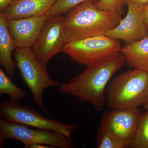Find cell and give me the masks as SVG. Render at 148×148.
<instances>
[{"label": "cell", "mask_w": 148, "mask_h": 148, "mask_svg": "<svg viewBox=\"0 0 148 148\" xmlns=\"http://www.w3.org/2000/svg\"><path fill=\"white\" fill-rule=\"evenodd\" d=\"M125 63L121 51L112 53L87 66L84 71L69 82L61 83L58 91L90 103L100 112L105 106L109 81Z\"/></svg>", "instance_id": "cell-1"}, {"label": "cell", "mask_w": 148, "mask_h": 148, "mask_svg": "<svg viewBox=\"0 0 148 148\" xmlns=\"http://www.w3.org/2000/svg\"><path fill=\"white\" fill-rule=\"evenodd\" d=\"M121 19V15L99 9L94 2L82 3L70 11L64 18L65 44L106 35Z\"/></svg>", "instance_id": "cell-2"}, {"label": "cell", "mask_w": 148, "mask_h": 148, "mask_svg": "<svg viewBox=\"0 0 148 148\" xmlns=\"http://www.w3.org/2000/svg\"><path fill=\"white\" fill-rule=\"evenodd\" d=\"M109 108L121 110L138 108L148 101V72L135 69L116 77L108 86Z\"/></svg>", "instance_id": "cell-3"}, {"label": "cell", "mask_w": 148, "mask_h": 148, "mask_svg": "<svg viewBox=\"0 0 148 148\" xmlns=\"http://www.w3.org/2000/svg\"><path fill=\"white\" fill-rule=\"evenodd\" d=\"M13 57L15 65L32 93L34 101L47 114L43 101L44 92L50 88L61 85V83L50 77L46 68L37 58L32 48L16 47Z\"/></svg>", "instance_id": "cell-4"}, {"label": "cell", "mask_w": 148, "mask_h": 148, "mask_svg": "<svg viewBox=\"0 0 148 148\" xmlns=\"http://www.w3.org/2000/svg\"><path fill=\"white\" fill-rule=\"evenodd\" d=\"M7 139L19 141L25 148H30L36 144H43L53 148L75 147L71 138L61 132L0 120L1 148Z\"/></svg>", "instance_id": "cell-5"}, {"label": "cell", "mask_w": 148, "mask_h": 148, "mask_svg": "<svg viewBox=\"0 0 148 148\" xmlns=\"http://www.w3.org/2000/svg\"><path fill=\"white\" fill-rule=\"evenodd\" d=\"M0 120L56 131L70 138L78 130L76 124L46 118L33 109L10 100L0 103Z\"/></svg>", "instance_id": "cell-6"}, {"label": "cell", "mask_w": 148, "mask_h": 148, "mask_svg": "<svg viewBox=\"0 0 148 148\" xmlns=\"http://www.w3.org/2000/svg\"><path fill=\"white\" fill-rule=\"evenodd\" d=\"M121 49L119 40L104 35L66 43L61 52L77 63L88 66Z\"/></svg>", "instance_id": "cell-7"}, {"label": "cell", "mask_w": 148, "mask_h": 148, "mask_svg": "<svg viewBox=\"0 0 148 148\" xmlns=\"http://www.w3.org/2000/svg\"><path fill=\"white\" fill-rule=\"evenodd\" d=\"M141 115L138 108L113 110L103 116L98 133H108L130 147Z\"/></svg>", "instance_id": "cell-8"}, {"label": "cell", "mask_w": 148, "mask_h": 148, "mask_svg": "<svg viewBox=\"0 0 148 148\" xmlns=\"http://www.w3.org/2000/svg\"><path fill=\"white\" fill-rule=\"evenodd\" d=\"M64 18L61 15L48 18L32 47L35 55L46 68L53 56L62 51L65 45Z\"/></svg>", "instance_id": "cell-9"}, {"label": "cell", "mask_w": 148, "mask_h": 148, "mask_svg": "<svg viewBox=\"0 0 148 148\" xmlns=\"http://www.w3.org/2000/svg\"><path fill=\"white\" fill-rule=\"evenodd\" d=\"M127 15L119 24L106 35L113 38L131 43L148 36L143 18L142 7L127 1Z\"/></svg>", "instance_id": "cell-10"}, {"label": "cell", "mask_w": 148, "mask_h": 148, "mask_svg": "<svg viewBox=\"0 0 148 148\" xmlns=\"http://www.w3.org/2000/svg\"><path fill=\"white\" fill-rule=\"evenodd\" d=\"M48 19L47 14L30 18L7 20L12 38L17 48H32Z\"/></svg>", "instance_id": "cell-11"}, {"label": "cell", "mask_w": 148, "mask_h": 148, "mask_svg": "<svg viewBox=\"0 0 148 148\" xmlns=\"http://www.w3.org/2000/svg\"><path fill=\"white\" fill-rule=\"evenodd\" d=\"M56 0H15L3 12L7 20L30 18L45 14Z\"/></svg>", "instance_id": "cell-12"}, {"label": "cell", "mask_w": 148, "mask_h": 148, "mask_svg": "<svg viewBox=\"0 0 148 148\" xmlns=\"http://www.w3.org/2000/svg\"><path fill=\"white\" fill-rule=\"evenodd\" d=\"M16 48L7 26V19L2 12H0V64L4 68L5 73L13 78L15 65L12 57Z\"/></svg>", "instance_id": "cell-13"}, {"label": "cell", "mask_w": 148, "mask_h": 148, "mask_svg": "<svg viewBox=\"0 0 148 148\" xmlns=\"http://www.w3.org/2000/svg\"><path fill=\"white\" fill-rule=\"evenodd\" d=\"M121 52L128 66L148 72V36L138 41L126 43L122 47Z\"/></svg>", "instance_id": "cell-14"}, {"label": "cell", "mask_w": 148, "mask_h": 148, "mask_svg": "<svg viewBox=\"0 0 148 148\" xmlns=\"http://www.w3.org/2000/svg\"><path fill=\"white\" fill-rule=\"evenodd\" d=\"M8 95L10 100L19 102L27 96V93L22 88L14 84L7 74L2 69H0V95Z\"/></svg>", "instance_id": "cell-15"}, {"label": "cell", "mask_w": 148, "mask_h": 148, "mask_svg": "<svg viewBox=\"0 0 148 148\" xmlns=\"http://www.w3.org/2000/svg\"><path fill=\"white\" fill-rule=\"evenodd\" d=\"M130 147L148 148V112L142 114L137 131Z\"/></svg>", "instance_id": "cell-16"}, {"label": "cell", "mask_w": 148, "mask_h": 148, "mask_svg": "<svg viewBox=\"0 0 148 148\" xmlns=\"http://www.w3.org/2000/svg\"><path fill=\"white\" fill-rule=\"evenodd\" d=\"M96 0H56L46 14L48 18L61 15L72 10L82 3L89 1L94 2Z\"/></svg>", "instance_id": "cell-17"}, {"label": "cell", "mask_w": 148, "mask_h": 148, "mask_svg": "<svg viewBox=\"0 0 148 148\" xmlns=\"http://www.w3.org/2000/svg\"><path fill=\"white\" fill-rule=\"evenodd\" d=\"M127 4V0H98L95 3L99 9L117 14L122 16L124 6Z\"/></svg>", "instance_id": "cell-18"}, {"label": "cell", "mask_w": 148, "mask_h": 148, "mask_svg": "<svg viewBox=\"0 0 148 148\" xmlns=\"http://www.w3.org/2000/svg\"><path fill=\"white\" fill-rule=\"evenodd\" d=\"M98 148H125L124 144L110 135L105 132L98 133L97 136Z\"/></svg>", "instance_id": "cell-19"}, {"label": "cell", "mask_w": 148, "mask_h": 148, "mask_svg": "<svg viewBox=\"0 0 148 148\" xmlns=\"http://www.w3.org/2000/svg\"><path fill=\"white\" fill-rule=\"evenodd\" d=\"M142 12L144 22L148 36V3L142 7Z\"/></svg>", "instance_id": "cell-20"}, {"label": "cell", "mask_w": 148, "mask_h": 148, "mask_svg": "<svg viewBox=\"0 0 148 148\" xmlns=\"http://www.w3.org/2000/svg\"><path fill=\"white\" fill-rule=\"evenodd\" d=\"M15 0H0V11L2 12Z\"/></svg>", "instance_id": "cell-21"}, {"label": "cell", "mask_w": 148, "mask_h": 148, "mask_svg": "<svg viewBox=\"0 0 148 148\" xmlns=\"http://www.w3.org/2000/svg\"><path fill=\"white\" fill-rule=\"evenodd\" d=\"M127 1L140 7H143L148 3V0H127Z\"/></svg>", "instance_id": "cell-22"}, {"label": "cell", "mask_w": 148, "mask_h": 148, "mask_svg": "<svg viewBox=\"0 0 148 148\" xmlns=\"http://www.w3.org/2000/svg\"><path fill=\"white\" fill-rule=\"evenodd\" d=\"M30 148H53L51 146L43 144H36L31 146Z\"/></svg>", "instance_id": "cell-23"}, {"label": "cell", "mask_w": 148, "mask_h": 148, "mask_svg": "<svg viewBox=\"0 0 148 148\" xmlns=\"http://www.w3.org/2000/svg\"><path fill=\"white\" fill-rule=\"evenodd\" d=\"M145 107L146 108L148 109V101L147 103V104L145 105Z\"/></svg>", "instance_id": "cell-24"}, {"label": "cell", "mask_w": 148, "mask_h": 148, "mask_svg": "<svg viewBox=\"0 0 148 148\" xmlns=\"http://www.w3.org/2000/svg\"></svg>", "instance_id": "cell-25"}]
</instances>
